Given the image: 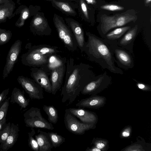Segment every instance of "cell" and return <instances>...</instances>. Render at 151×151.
Wrapping results in <instances>:
<instances>
[{
  "instance_id": "83f0119b",
  "label": "cell",
  "mask_w": 151,
  "mask_h": 151,
  "mask_svg": "<svg viewBox=\"0 0 151 151\" xmlns=\"http://www.w3.org/2000/svg\"><path fill=\"white\" fill-rule=\"evenodd\" d=\"M53 147H59L65 142V138L61 135L54 132H48Z\"/></svg>"
},
{
  "instance_id": "b9f144b4",
  "label": "cell",
  "mask_w": 151,
  "mask_h": 151,
  "mask_svg": "<svg viewBox=\"0 0 151 151\" xmlns=\"http://www.w3.org/2000/svg\"><path fill=\"white\" fill-rule=\"evenodd\" d=\"M12 0H0V4L2 3L7 1H8Z\"/></svg>"
},
{
  "instance_id": "ffe728a7",
  "label": "cell",
  "mask_w": 151,
  "mask_h": 151,
  "mask_svg": "<svg viewBox=\"0 0 151 151\" xmlns=\"http://www.w3.org/2000/svg\"><path fill=\"white\" fill-rule=\"evenodd\" d=\"M67 59L65 57H62L57 54H53L49 56L46 64L40 68L50 75L51 72L66 63Z\"/></svg>"
},
{
  "instance_id": "ac0fdd59",
  "label": "cell",
  "mask_w": 151,
  "mask_h": 151,
  "mask_svg": "<svg viewBox=\"0 0 151 151\" xmlns=\"http://www.w3.org/2000/svg\"><path fill=\"white\" fill-rule=\"evenodd\" d=\"M68 23L76 39L78 47L81 52H84L86 42L82 27L78 22L75 21H68Z\"/></svg>"
},
{
  "instance_id": "e0dca14e",
  "label": "cell",
  "mask_w": 151,
  "mask_h": 151,
  "mask_svg": "<svg viewBox=\"0 0 151 151\" xmlns=\"http://www.w3.org/2000/svg\"><path fill=\"white\" fill-rule=\"evenodd\" d=\"M106 100V99L104 96L93 94L88 98L81 99L76 105L80 108L97 109L103 106Z\"/></svg>"
},
{
  "instance_id": "9a60e30c",
  "label": "cell",
  "mask_w": 151,
  "mask_h": 151,
  "mask_svg": "<svg viewBox=\"0 0 151 151\" xmlns=\"http://www.w3.org/2000/svg\"><path fill=\"white\" fill-rule=\"evenodd\" d=\"M65 64L55 68L50 74V80L51 85L52 94L55 95L60 88L65 73Z\"/></svg>"
},
{
  "instance_id": "8d00e7d4",
  "label": "cell",
  "mask_w": 151,
  "mask_h": 151,
  "mask_svg": "<svg viewBox=\"0 0 151 151\" xmlns=\"http://www.w3.org/2000/svg\"><path fill=\"white\" fill-rule=\"evenodd\" d=\"M80 4L81 10L84 16L87 19H89L88 13L87 6L83 0H80Z\"/></svg>"
},
{
  "instance_id": "f546056e",
  "label": "cell",
  "mask_w": 151,
  "mask_h": 151,
  "mask_svg": "<svg viewBox=\"0 0 151 151\" xmlns=\"http://www.w3.org/2000/svg\"><path fill=\"white\" fill-rule=\"evenodd\" d=\"M138 139V142L132 143L130 145L124 148L121 150L123 151H145L147 150L144 143L142 144L141 143L142 139Z\"/></svg>"
},
{
  "instance_id": "d4e9b609",
  "label": "cell",
  "mask_w": 151,
  "mask_h": 151,
  "mask_svg": "<svg viewBox=\"0 0 151 151\" xmlns=\"http://www.w3.org/2000/svg\"><path fill=\"white\" fill-rule=\"evenodd\" d=\"M15 13L16 14H19V17L16 22L15 25L20 28L24 25L25 20L29 16V10L27 7L22 5L19 6Z\"/></svg>"
},
{
  "instance_id": "7bdbcfd3",
  "label": "cell",
  "mask_w": 151,
  "mask_h": 151,
  "mask_svg": "<svg viewBox=\"0 0 151 151\" xmlns=\"http://www.w3.org/2000/svg\"><path fill=\"white\" fill-rule=\"evenodd\" d=\"M151 0H145V2L146 4H148L151 2Z\"/></svg>"
},
{
  "instance_id": "d6a6232c",
  "label": "cell",
  "mask_w": 151,
  "mask_h": 151,
  "mask_svg": "<svg viewBox=\"0 0 151 151\" xmlns=\"http://www.w3.org/2000/svg\"><path fill=\"white\" fill-rule=\"evenodd\" d=\"M12 33L9 30L0 28V45L5 44L11 39Z\"/></svg>"
},
{
  "instance_id": "5bb4252c",
  "label": "cell",
  "mask_w": 151,
  "mask_h": 151,
  "mask_svg": "<svg viewBox=\"0 0 151 151\" xmlns=\"http://www.w3.org/2000/svg\"><path fill=\"white\" fill-rule=\"evenodd\" d=\"M30 30L35 35L49 36L51 35V29L48 23L41 17H35L31 22Z\"/></svg>"
},
{
  "instance_id": "2e32d148",
  "label": "cell",
  "mask_w": 151,
  "mask_h": 151,
  "mask_svg": "<svg viewBox=\"0 0 151 151\" xmlns=\"http://www.w3.org/2000/svg\"><path fill=\"white\" fill-rule=\"evenodd\" d=\"M66 110L78 118L82 122L96 124L98 120L97 114L94 112L81 108H69Z\"/></svg>"
},
{
  "instance_id": "277c9868",
  "label": "cell",
  "mask_w": 151,
  "mask_h": 151,
  "mask_svg": "<svg viewBox=\"0 0 151 151\" xmlns=\"http://www.w3.org/2000/svg\"><path fill=\"white\" fill-rule=\"evenodd\" d=\"M137 17L127 12L111 16L104 15L101 17V24L99 31L102 37L111 30L125 25L132 22H134Z\"/></svg>"
},
{
  "instance_id": "7402d4cb",
  "label": "cell",
  "mask_w": 151,
  "mask_h": 151,
  "mask_svg": "<svg viewBox=\"0 0 151 151\" xmlns=\"http://www.w3.org/2000/svg\"><path fill=\"white\" fill-rule=\"evenodd\" d=\"M35 137L39 146V151H51L53 147L48 133L39 129Z\"/></svg>"
},
{
  "instance_id": "3957f363",
  "label": "cell",
  "mask_w": 151,
  "mask_h": 151,
  "mask_svg": "<svg viewBox=\"0 0 151 151\" xmlns=\"http://www.w3.org/2000/svg\"><path fill=\"white\" fill-rule=\"evenodd\" d=\"M61 52L58 46L47 45H34L22 54L21 61L25 66L42 68L46 64L50 56Z\"/></svg>"
},
{
  "instance_id": "8fae6325",
  "label": "cell",
  "mask_w": 151,
  "mask_h": 151,
  "mask_svg": "<svg viewBox=\"0 0 151 151\" xmlns=\"http://www.w3.org/2000/svg\"><path fill=\"white\" fill-rule=\"evenodd\" d=\"M22 41L18 39L12 45L8 52L3 71V79L7 77L12 70L21 50Z\"/></svg>"
},
{
  "instance_id": "7c38bea8",
  "label": "cell",
  "mask_w": 151,
  "mask_h": 151,
  "mask_svg": "<svg viewBox=\"0 0 151 151\" xmlns=\"http://www.w3.org/2000/svg\"><path fill=\"white\" fill-rule=\"evenodd\" d=\"M30 70V76L33 79L45 92L51 93V85L48 74L40 68L32 67Z\"/></svg>"
},
{
  "instance_id": "74e56055",
  "label": "cell",
  "mask_w": 151,
  "mask_h": 151,
  "mask_svg": "<svg viewBox=\"0 0 151 151\" xmlns=\"http://www.w3.org/2000/svg\"><path fill=\"white\" fill-rule=\"evenodd\" d=\"M136 85L137 87L142 90L145 91H151V87L148 85L140 82L137 83Z\"/></svg>"
},
{
  "instance_id": "9c48e42d",
  "label": "cell",
  "mask_w": 151,
  "mask_h": 151,
  "mask_svg": "<svg viewBox=\"0 0 151 151\" xmlns=\"http://www.w3.org/2000/svg\"><path fill=\"white\" fill-rule=\"evenodd\" d=\"M17 80L31 99L44 98L43 88L33 79L21 76H18Z\"/></svg>"
},
{
  "instance_id": "f1b7e54d",
  "label": "cell",
  "mask_w": 151,
  "mask_h": 151,
  "mask_svg": "<svg viewBox=\"0 0 151 151\" xmlns=\"http://www.w3.org/2000/svg\"><path fill=\"white\" fill-rule=\"evenodd\" d=\"M91 144L97 148L100 149L101 151H106L109 148V142L105 139L94 137Z\"/></svg>"
},
{
  "instance_id": "4316f807",
  "label": "cell",
  "mask_w": 151,
  "mask_h": 151,
  "mask_svg": "<svg viewBox=\"0 0 151 151\" xmlns=\"http://www.w3.org/2000/svg\"><path fill=\"white\" fill-rule=\"evenodd\" d=\"M10 98L11 97L6 98L1 104L0 106V127L1 128L6 124V117L9 105V100Z\"/></svg>"
},
{
  "instance_id": "d590c367",
  "label": "cell",
  "mask_w": 151,
  "mask_h": 151,
  "mask_svg": "<svg viewBox=\"0 0 151 151\" xmlns=\"http://www.w3.org/2000/svg\"><path fill=\"white\" fill-rule=\"evenodd\" d=\"M132 131L131 126L128 125L124 127L121 131L120 137L121 138H128L131 136Z\"/></svg>"
},
{
  "instance_id": "ee69618b",
  "label": "cell",
  "mask_w": 151,
  "mask_h": 151,
  "mask_svg": "<svg viewBox=\"0 0 151 151\" xmlns=\"http://www.w3.org/2000/svg\"><path fill=\"white\" fill-rule=\"evenodd\" d=\"M52 0V1H53V0Z\"/></svg>"
},
{
  "instance_id": "ab89813d",
  "label": "cell",
  "mask_w": 151,
  "mask_h": 151,
  "mask_svg": "<svg viewBox=\"0 0 151 151\" xmlns=\"http://www.w3.org/2000/svg\"><path fill=\"white\" fill-rule=\"evenodd\" d=\"M86 151H101V150L95 146H93L91 148L88 147L86 149Z\"/></svg>"
},
{
  "instance_id": "cb8c5ba5",
  "label": "cell",
  "mask_w": 151,
  "mask_h": 151,
  "mask_svg": "<svg viewBox=\"0 0 151 151\" xmlns=\"http://www.w3.org/2000/svg\"><path fill=\"white\" fill-rule=\"evenodd\" d=\"M10 102L12 104L16 103L20 106V110L25 108L29 104V99H27L24 96V90L16 87L14 88L11 96Z\"/></svg>"
},
{
  "instance_id": "ba28073f",
  "label": "cell",
  "mask_w": 151,
  "mask_h": 151,
  "mask_svg": "<svg viewBox=\"0 0 151 151\" xmlns=\"http://www.w3.org/2000/svg\"><path fill=\"white\" fill-rule=\"evenodd\" d=\"M111 79L106 72L97 76L84 87L81 93L83 95H92L100 93L111 84Z\"/></svg>"
},
{
  "instance_id": "836d02e7",
  "label": "cell",
  "mask_w": 151,
  "mask_h": 151,
  "mask_svg": "<svg viewBox=\"0 0 151 151\" xmlns=\"http://www.w3.org/2000/svg\"><path fill=\"white\" fill-rule=\"evenodd\" d=\"M52 2L57 7L63 12L69 14H75V11L68 4L64 2L56 1L55 0H53Z\"/></svg>"
},
{
  "instance_id": "4dcf8cb0",
  "label": "cell",
  "mask_w": 151,
  "mask_h": 151,
  "mask_svg": "<svg viewBox=\"0 0 151 151\" xmlns=\"http://www.w3.org/2000/svg\"><path fill=\"white\" fill-rule=\"evenodd\" d=\"M31 131L28 133V144L29 147L32 150L35 151H39V147L37 141L34 136L35 132L34 128H31Z\"/></svg>"
},
{
  "instance_id": "44dd1931",
  "label": "cell",
  "mask_w": 151,
  "mask_h": 151,
  "mask_svg": "<svg viewBox=\"0 0 151 151\" xmlns=\"http://www.w3.org/2000/svg\"><path fill=\"white\" fill-rule=\"evenodd\" d=\"M15 8V3L12 0L0 4V24L5 22L7 19H10L14 17Z\"/></svg>"
},
{
  "instance_id": "30bf717a",
  "label": "cell",
  "mask_w": 151,
  "mask_h": 151,
  "mask_svg": "<svg viewBox=\"0 0 151 151\" xmlns=\"http://www.w3.org/2000/svg\"><path fill=\"white\" fill-rule=\"evenodd\" d=\"M110 46L114 53V61L119 67L126 70L134 67V61L131 52L118 45Z\"/></svg>"
},
{
  "instance_id": "1f68e13d",
  "label": "cell",
  "mask_w": 151,
  "mask_h": 151,
  "mask_svg": "<svg viewBox=\"0 0 151 151\" xmlns=\"http://www.w3.org/2000/svg\"><path fill=\"white\" fill-rule=\"evenodd\" d=\"M11 123L6 124L0 130V144H3L6 141L10 134L11 130Z\"/></svg>"
},
{
  "instance_id": "d6986e66",
  "label": "cell",
  "mask_w": 151,
  "mask_h": 151,
  "mask_svg": "<svg viewBox=\"0 0 151 151\" xmlns=\"http://www.w3.org/2000/svg\"><path fill=\"white\" fill-rule=\"evenodd\" d=\"M131 28L130 26H124L117 28L108 32L102 36L104 39L110 46L117 45L118 41L125 33Z\"/></svg>"
},
{
  "instance_id": "7a4b0ae2",
  "label": "cell",
  "mask_w": 151,
  "mask_h": 151,
  "mask_svg": "<svg viewBox=\"0 0 151 151\" xmlns=\"http://www.w3.org/2000/svg\"><path fill=\"white\" fill-rule=\"evenodd\" d=\"M86 35L88 40L84 52L90 60L99 64L111 72L123 74V71L115 65L114 53L109 45L102 38L89 32H86Z\"/></svg>"
},
{
  "instance_id": "f35d334b",
  "label": "cell",
  "mask_w": 151,
  "mask_h": 151,
  "mask_svg": "<svg viewBox=\"0 0 151 151\" xmlns=\"http://www.w3.org/2000/svg\"><path fill=\"white\" fill-rule=\"evenodd\" d=\"M9 90V88H8L4 90L0 93V105L6 99Z\"/></svg>"
},
{
  "instance_id": "52a82bcc",
  "label": "cell",
  "mask_w": 151,
  "mask_h": 151,
  "mask_svg": "<svg viewBox=\"0 0 151 151\" xmlns=\"http://www.w3.org/2000/svg\"><path fill=\"white\" fill-rule=\"evenodd\" d=\"M64 122L66 129L70 132L77 135H83L86 131L95 129L96 124L86 123L79 120L76 117L66 109Z\"/></svg>"
},
{
  "instance_id": "8992f818",
  "label": "cell",
  "mask_w": 151,
  "mask_h": 151,
  "mask_svg": "<svg viewBox=\"0 0 151 151\" xmlns=\"http://www.w3.org/2000/svg\"><path fill=\"white\" fill-rule=\"evenodd\" d=\"M24 116L27 127L51 130L54 129L52 123L42 117L40 108L32 107L24 113Z\"/></svg>"
},
{
  "instance_id": "4fadbf2b",
  "label": "cell",
  "mask_w": 151,
  "mask_h": 151,
  "mask_svg": "<svg viewBox=\"0 0 151 151\" xmlns=\"http://www.w3.org/2000/svg\"><path fill=\"white\" fill-rule=\"evenodd\" d=\"M138 25H136L127 31L118 41L117 45L133 53V45L137 35Z\"/></svg>"
},
{
  "instance_id": "484cf974",
  "label": "cell",
  "mask_w": 151,
  "mask_h": 151,
  "mask_svg": "<svg viewBox=\"0 0 151 151\" xmlns=\"http://www.w3.org/2000/svg\"><path fill=\"white\" fill-rule=\"evenodd\" d=\"M43 109L48 116V120L49 122L56 124L58 119V111L52 105L47 106L44 105Z\"/></svg>"
},
{
  "instance_id": "603a6c76",
  "label": "cell",
  "mask_w": 151,
  "mask_h": 151,
  "mask_svg": "<svg viewBox=\"0 0 151 151\" xmlns=\"http://www.w3.org/2000/svg\"><path fill=\"white\" fill-rule=\"evenodd\" d=\"M19 131L18 124L12 123L9 134L5 142L0 145V151H7L13 146L17 140Z\"/></svg>"
},
{
  "instance_id": "60d3db41",
  "label": "cell",
  "mask_w": 151,
  "mask_h": 151,
  "mask_svg": "<svg viewBox=\"0 0 151 151\" xmlns=\"http://www.w3.org/2000/svg\"><path fill=\"white\" fill-rule=\"evenodd\" d=\"M87 3L89 4H94L96 3V0H86Z\"/></svg>"
},
{
  "instance_id": "5b68a950",
  "label": "cell",
  "mask_w": 151,
  "mask_h": 151,
  "mask_svg": "<svg viewBox=\"0 0 151 151\" xmlns=\"http://www.w3.org/2000/svg\"><path fill=\"white\" fill-rule=\"evenodd\" d=\"M54 22L58 37L65 46L69 51H74L77 50L78 45L72 31L69 27L55 15Z\"/></svg>"
},
{
  "instance_id": "6da1fadb",
  "label": "cell",
  "mask_w": 151,
  "mask_h": 151,
  "mask_svg": "<svg viewBox=\"0 0 151 151\" xmlns=\"http://www.w3.org/2000/svg\"><path fill=\"white\" fill-rule=\"evenodd\" d=\"M65 83L60 95L62 102L68 101L72 104L85 86L96 77L88 64L81 63L76 64L70 57L67 60Z\"/></svg>"
},
{
  "instance_id": "e575fe53",
  "label": "cell",
  "mask_w": 151,
  "mask_h": 151,
  "mask_svg": "<svg viewBox=\"0 0 151 151\" xmlns=\"http://www.w3.org/2000/svg\"><path fill=\"white\" fill-rule=\"evenodd\" d=\"M101 9L110 11H121L124 9L123 7L117 5L112 4H105L100 6Z\"/></svg>"
}]
</instances>
